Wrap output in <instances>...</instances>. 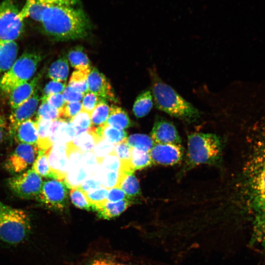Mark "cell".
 I'll return each mask as SVG.
<instances>
[{
  "mask_svg": "<svg viewBox=\"0 0 265 265\" xmlns=\"http://www.w3.org/2000/svg\"><path fill=\"white\" fill-rule=\"evenodd\" d=\"M37 145L19 143L5 163V168L12 173H19L32 165L38 154Z\"/></svg>",
  "mask_w": 265,
  "mask_h": 265,
  "instance_id": "30bf717a",
  "label": "cell"
},
{
  "mask_svg": "<svg viewBox=\"0 0 265 265\" xmlns=\"http://www.w3.org/2000/svg\"><path fill=\"white\" fill-rule=\"evenodd\" d=\"M81 164L88 176L91 175L96 168L98 163L93 152L83 153L81 159Z\"/></svg>",
  "mask_w": 265,
  "mask_h": 265,
  "instance_id": "b9f144b4",
  "label": "cell"
},
{
  "mask_svg": "<svg viewBox=\"0 0 265 265\" xmlns=\"http://www.w3.org/2000/svg\"><path fill=\"white\" fill-rule=\"evenodd\" d=\"M46 102L52 107L59 110L66 103L61 93H58L50 96Z\"/></svg>",
  "mask_w": 265,
  "mask_h": 265,
  "instance_id": "c3c4849f",
  "label": "cell"
},
{
  "mask_svg": "<svg viewBox=\"0 0 265 265\" xmlns=\"http://www.w3.org/2000/svg\"><path fill=\"white\" fill-rule=\"evenodd\" d=\"M113 152L120 160L121 165H131V147L128 144L127 139L115 144Z\"/></svg>",
  "mask_w": 265,
  "mask_h": 265,
  "instance_id": "e575fe53",
  "label": "cell"
},
{
  "mask_svg": "<svg viewBox=\"0 0 265 265\" xmlns=\"http://www.w3.org/2000/svg\"><path fill=\"white\" fill-rule=\"evenodd\" d=\"M66 87V82L52 80L45 85L41 98V103L46 102L47 98L51 95L62 93Z\"/></svg>",
  "mask_w": 265,
  "mask_h": 265,
  "instance_id": "ab89813d",
  "label": "cell"
},
{
  "mask_svg": "<svg viewBox=\"0 0 265 265\" xmlns=\"http://www.w3.org/2000/svg\"><path fill=\"white\" fill-rule=\"evenodd\" d=\"M42 178L32 168L8 180L11 191L23 199L37 198L43 185Z\"/></svg>",
  "mask_w": 265,
  "mask_h": 265,
  "instance_id": "9c48e42d",
  "label": "cell"
},
{
  "mask_svg": "<svg viewBox=\"0 0 265 265\" xmlns=\"http://www.w3.org/2000/svg\"><path fill=\"white\" fill-rule=\"evenodd\" d=\"M131 163L135 171L150 166L152 162L149 152L131 147Z\"/></svg>",
  "mask_w": 265,
  "mask_h": 265,
  "instance_id": "1f68e13d",
  "label": "cell"
},
{
  "mask_svg": "<svg viewBox=\"0 0 265 265\" xmlns=\"http://www.w3.org/2000/svg\"><path fill=\"white\" fill-rule=\"evenodd\" d=\"M150 76L152 96L158 109L186 122H194L200 118V111L165 83L155 69H150Z\"/></svg>",
  "mask_w": 265,
  "mask_h": 265,
  "instance_id": "3957f363",
  "label": "cell"
},
{
  "mask_svg": "<svg viewBox=\"0 0 265 265\" xmlns=\"http://www.w3.org/2000/svg\"><path fill=\"white\" fill-rule=\"evenodd\" d=\"M149 153L152 163L172 165L182 159L183 149L181 144L155 143Z\"/></svg>",
  "mask_w": 265,
  "mask_h": 265,
  "instance_id": "8fae6325",
  "label": "cell"
},
{
  "mask_svg": "<svg viewBox=\"0 0 265 265\" xmlns=\"http://www.w3.org/2000/svg\"><path fill=\"white\" fill-rule=\"evenodd\" d=\"M220 137L213 133H192L188 136L187 151L183 171L202 164H216L221 157Z\"/></svg>",
  "mask_w": 265,
  "mask_h": 265,
  "instance_id": "277c9868",
  "label": "cell"
},
{
  "mask_svg": "<svg viewBox=\"0 0 265 265\" xmlns=\"http://www.w3.org/2000/svg\"><path fill=\"white\" fill-rule=\"evenodd\" d=\"M5 128V123L3 119L1 118L0 119V144L3 140Z\"/></svg>",
  "mask_w": 265,
  "mask_h": 265,
  "instance_id": "f907efd6",
  "label": "cell"
},
{
  "mask_svg": "<svg viewBox=\"0 0 265 265\" xmlns=\"http://www.w3.org/2000/svg\"><path fill=\"white\" fill-rule=\"evenodd\" d=\"M48 159L54 177L64 181L68 168L67 143H54L48 153Z\"/></svg>",
  "mask_w": 265,
  "mask_h": 265,
  "instance_id": "7c38bea8",
  "label": "cell"
},
{
  "mask_svg": "<svg viewBox=\"0 0 265 265\" xmlns=\"http://www.w3.org/2000/svg\"><path fill=\"white\" fill-rule=\"evenodd\" d=\"M26 1L48 4L76 6L79 3V0H26Z\"/></svg>",
  "mask_w": 265,
  "mask_h": 265,
  "instance_id": "681fc988",
  "label": "cell"
},
{
  "mask_svg": "<svg viewBox=\"0 0 265 265\" xmlns=\"http://www.w3.org/2000/svg\"><path fill=\"white\" fill-rule=\"evenodd\" d=\"M241 183L245 208L251 221V241L265 253V126L251 136Z\"/></svg>",
  "mask_w": 265,
  "mask_h": 265,
  "instance_id": "6da1fadb",
  "label": "cell"
},
{
  "mask_svg": "<svg viewBox=\"0 0 265 265\" xmlns=\"http://www.w3.org/2000/svg\"><path fill=\"white\" fill-rule=\"evenodd\" d=\"M41 78L40 74L12 90L9 93V104L12 110L30 99L34 93Z\"/></svg>",
  "mask_w": 265,
  "mask_h": 265,
  "instance_id": "2e32d148",
  "label": "cell"
},
{
  "mask_svg": "<svg viewBox=\"0 0 265 265\" xmlns=\"http://www.w3.org/2000/svg\"><path fill=\"white\" fill-rule=\"evenodd\" d=\"M118 262L114 256L102 254L88 259L81 265H116Z\"/></svg>",
  "mask_w": 265,
  "mask_h": 265,
  "instance_id": "60d3db41",
  "label": "cell"
},
{
  "mask_svg": "<svg viewBox=\"0 0 265 265\" xmlns=\"http://www.w3.org/2000/svg\"><path fill=\"white\" fill-rule=\"evenodd\" d=\"M100 164L106 170L120 172V161L113 152L105 157Z\"/></svg>",
  "mask_w": 265,
  "mask_h": 265,
  "instance_id": "7bdbcfd3",
  "label": "cell"
},
{
  "mask_svg": "<svg viewBox=\"0 0 265 265\" xmlns=\"http://www.w3.org/2000/svg\"><path fill=\"white\" fill-rule=\"evenodd\" d=\"M132 202L130 200H122L115 202L106 201L103 204L97 207L96 212L99 217L109 219L116 217L123 212Z\"/></svg>",
  "mask_w": 265,
  "mask_h": 265,
  "instance_id": "ffe728a7",
  "label": "cell"
},
{
  "mask_svg": "<svg viewBox=\"0 0 265 265\" xmlns=\"http://www.w3.org/2000/svg\"><path fill=\"white\" fill-rule=\"evenodd\" d=\"M106 124L117 129L123 130L132 125L127 113L121 107L116 106L110 107Z\"/></svg>",
  "mask_w": 265,
  "mask_h": 265,
  "instance_id": "44dd1931",
  "label": "cell"
},
{
  "mask_svg": "<svg viewBox=\"0 0 265 265\" xmlns=\"http://www.w3.org/2000/svg\"><path fill=\"white\" fill-rule=\"evenodd\" d=\"M99 180L94 175L87 176L79 186L85 193H87L101 187Z\"/></svg>",
  "mask_w": 265,
  "mask_h": 265,
  "instance_id": "f6af8a7d",
  "label": "cell"
},
{
  "mask_svg": "<svg viewBox=\"0 0 265 265\" xmlns=\"http://www.w3.org/2000/svg\"><path fill=\"white\" fill-rule=\"evenodd\" d=\"M133 172L121 173L117 186V187L121 188L132 202L141 194L139 182Z\"/></svg>",
  "mask_w": 265,
  "mask_h": 265,
  "instance_id": "d6986e66",
  "label": "cell"
},
{
  "mask_svg": "<svg viewBox=\"0 0 265 265\" xmlns=\"http://www.w3.org/2000/svg\"><path fill=\"white\" fill-rule=\"evenodd\" d=\"M110 110V107L105 101H101L90 114L92 125L94 127L106 123Z\"/></svg>",
  "mask_w": 265,
  "mask_h": 265,
  "instance_id": "4dcf8cb0",
  "label": "cell"
},
{
  "mask_svg": "<svg viewBox=\"0 0 265 265\" xmlns=\"http://www.w3.org/2000/svg\"><path fill=\"white\" fill-rule=\"evenodd\" d=\"M24 19L14 0L0 3V40L15 41L23 32Z\"/></svg>",
  "mask_w": 265,
  "mask_h": 265,
  "instance_id": "52a82bcc",
  "label": "cell"
},
{
  "mask_svg": "<svg viewBox=\"0 0 265 265\" xmlns=\"http://www.w3.org/2000/svg\"><path fill=\"white\" fill-rule=\"evenodd\" d=\"M44 179L36 199L49 209L62 211L68 205V187L64 180L54 177Z\"/></svg>",
  "mask_w": 265,
  "mask_h": 265,
  "instance_id": "ba28073f",
  "label": "cell"
},
{
  "mask_svg": "<svg viewBox=\"0 0 265 265\" xmlns=\"http://www.w3.org/2000/svg\"><path fill=\"white\" fill-rule=\"evenodd\" d=\"M42 59V56L39 53H23L1 77L0 89L9 94L19 85L29 81L34 75Z\"/></svg>",
  "mask_w": 265,
  "mask_h": 265,
  "instance_id": "8992f818",
  "label": "cell"
},
{
  "mask_svg": "<svg viewBox=\"0 0 265 265\" xmlns=\"http://www.w3.org/2000/svg\"><path fill=\"white\" fill-rule=\"evenodd\" d=\"M114 144L106 139L100 138L96 142L92 152L99 164L106 155L113 152Z\"/></svg>",
  "mask_w": 265,
  "mask_h": 265,
  "instance_id": "d590c367",
  "label": "cell"
},
{
  "mask_svg": "<svg viewBox=\"0 0 265 265\" xmlns=\"http://www.w3.org/2000/svg\"><path fill=\"white\" fill-rule=\"evenodd\" d=\"M81 110L80 102H66L63 107L59 111L60 118L71 121Z\"/></svg>",
  "mask_w": 265,
  "mask_h": 265,
  "instance_id": "f35d334b",
  "label": "cell"
},
{
  "mask_svg": "<svg viewBox=\"0 0 265 265\" xmlns=\"http://www.w3.org/2000/svg\"><path fill=\"white\" fill-rule=\"evenodd\" d=\"M12 136L18 143L37 145L38 132L36 121L29 119L16 128Z\"/></svg>",
  "mask_w": 265,
  "mask_h": 265,
  "instance_id": "e0dca14e",
  "label": "cell"
},
{
  "mask_svg": "<svg viewBox=\"0 0 265 265\" xmlns=\"http://www.w3.org/2000/svg\"><path fill=\"white\" fill-rule=\"evenodd\" d=\"M77 132V135L87 131L92 126L90 114L81 110L71 121Z\"/></svg>",
  "mask_w": 265,
  "mask_h": 265,
  "instance_id": "d6a6232c",
  "label": "cell"
},
{
  "mask_svg": "<svg viewBox=\"0 0 265 265\" xmlns=\"http://www.w3.org/2000/svg\"><path fill=\"white\" fill-rule=\"evenodd\" d=\"M32 168L42 178L54 177L49 164L48 153L45 152L38 151Z\"/></svg>",
  "mask_w": 265,
  "mask_h": 265,
  "instance_id": "f546056e",
  "label": "cell"
},
{
  "mask_svg": "<svg viewBox=\"0 0 265 265\" xmlns=\"http://www.w3.org/2000/svg\"><path fill=\"white\" fill-rule=\"evenodd\" d=\"M36 118L53 121L60 118V112L47 102L41 103L37 111Z\"/></svg>",
  "mask_w": 265,
  "mask_h": 265,
  "instance_id": "74e56055",
  "label": "cell"
},
{
  "mask_svg": "<svg viewBox=\"0 0 265 265\" xmlns=\"http://www.w3.org/2000/svg\"><path fill=\"white\" fill-rule=\"evenodd\" d=\"M152 96L149 90H146L137 96L133 106V112L136 117H144L149 112L153 105Z\"/></svg>",
  "mask_w": 265,
  "mask_h": 265,
  "instance_id": "4316f807",
  "label": "cell"
},
{
  "mask_svg": "<svg viewBox=\"0 0 265 265\" xmlns=\"http://www.w3.org/2000/svg\"><path fill=\"white\" fill-rule=\"evenodd\" d=\"M90 71H74L70 78L68 86L84 95L88 92L87 78Z\"/></svg>",
  "mask_w": 265,
  "mask_h": 265,
  "instance_id": "83f0119b",
  "label": "cell"
},
{
  "mask_svg": "<svg viewBox=\"0 0 265 265\" xmlns=\"http://www.w3.org/2000/svg\"><path fill=\"white\" fill-rule=\"evenodd\" d=\"M1 118H2L1 116L0 115V119Z\"/></svg>",
  "mask_w": 265,
  "mask_h": 265,
  "instance_id": "f5cc1de1",
  "label": "cell"
},
{
  "mask_svg": "<svg viewBox=\"0 0 265 265\" xmlns=\"http://www.w3.org/2000/svg\"><path fill=\"white\" fill-rule=\"evenodd\" d=\"M18 50L15 41L0 40V74L12 67L16 60Z\"/></svg>",
  "mask_w": 265,
  "mask_h": 265,
  "instance_id": "ac0fdd59",
  "label": "cell"
},
{
  "mask_svg": "<svg viewBox=\"0 0 265 265\" xmlns=\"http://www.w3.org/2000/svg\"><path fill=\"white\" fill-rule=\"evenodd\" d=\"M99 139L95 132L94 127L92 126L87 131L77 135L72 142L84 153L92 152Z\"/></svg>",
  "mask_w": 265,
  "mask_h": 265,
  "instance_id": "d4e9b609",
  "label": "cell"
},
{
  "mask_svg": "<svg viewBox=\"0 0 265 265\" xmlns=\"http://www.w3.org/2000/svg\"><path fill=\"white\" fill-rule=\"evenodd\" d=\"M151 137L156 144L181 143V139L174 125L161 117H158L155 119Z\"/></svg>",
  "mask_w": 265,
  "mask_h": 265,
  "instance_id": "4fadbf2b",
  "label": "cell"
},
{
  "mask_svg": "<svg viewBox=\"0 0 265 265\" xmlns=\"http://www.w3.org/2000/svg\"><path fill=\"white\" fill-rule=\"evenodd\" d=\"M31 230L29 214L25 211L13 208L0 200V240L17 244L25 240Z\"/></svg>",
  "mask_w": 265,
  "mask_h": 265,
  "instance_id": "5b68a950",
  "label": "cell"
},
{
  "mask_svg": "<svg viewBox=\"0 0 265 265\" xmlns=\"http://www.w3.org/2000/svg\"><path fill=\"white\" fill-rule=\"evenodd\" d=\"M36 122L38 132V150L48 153L52 146L50 141V130L52 121L36 118Z\"/></svg>",
  "mask_w": 265,
  "mask_h": 265,
  "instance_id": "7402d4cb",
  "label": "cell"
},
{
  "mask_svg": "<svg viewBox=\"0 0 265 265\" xmlns=\"http://www.w3.org/2000/svg\"><path fill=\"white\" fill-rule=\"evenodd\" d=\"M68 58L71 66L77 70H91L90 62L82 47L77 46L70 50Z\"/></svg>",
  "mask_w": 265,
  "mask_h": 265,
  "instance_id": "cb8c5ba5",
  "label": "cell"
},
{
  "mask_svg": "<svg viewBox=\"0 0 265 265\" xmlns=\"http://www.w3.org/2000/svg\"><path fill=\"white\" fill-rule=\"evenodd\" d=\"M108 189L104 187L95 190L85 193L90 204L92 206V210L96 211L97 207L103 204L106 200Z\"/></svg>",
  "mask_w": 265,
  "mask_h": 265,
  "instance_id": "8d00e7d4",
  "label": "cell"
},
{
  "mask_svg": "<svg viewBox=\"0 0 265 265\" xmlns=\"http://www.w3.org/2000/svg\"><path fill=\"white\" fill-rule=\"evenodd\" d=\"M69 74V64L65 56L61 57L53 62L49 68L48 76L52 80L64 82Z\"/></svg>",
  "mask_w": 265,
  "mask_h": 265,
  "instance_id": "484cf974",
  "label": "cell"
},
{
  "mask_svg": "<svg viewBox=\"0 0 265 265\" xmlns=\"http://www.w3.org/2000/svg\"><path fill=\"white\" fill-rule=\"evenodd\" d=\"M94 130L99 138L106 139L113 144H117L127 138V133L126 131L113 128L106 123L103 125L94 127Z\"/></svg>",
  "mask_w": 265,
  "mask_h": 265,
  "instance_id": "603a6c76",
  "label": "cell"
},
{
  "mask_svg": "<svg viewBox=\"0 0 265 265\" xmlns=\"http://www.w3.org/2000/svg\"><path fill=\"white\" fill-rule=\"evenodd\" d=\"M66 102H80L84 94L76 91L69 86H66L62 93Z\"/></svg>",
  "mask_w": 265,
  "mask_h": 265,
  "instance_id": "bcb514c9",
  "label": "cell"
},
{
  "mask_svg": "<svg viewBox=\"0 0 265 265\" xmlns=\"http://www.w3.org/2000/svg\"><path fill=\"white\" fill-rule=\"evenodd\" d=\"M116 265H138V264H132V263H123V262H118Z\"/></svg>",
  "mask_w": 265,
  "mask_h": 265,
  "instance_id": "816d5d0a",
  "label": "cell"
},
{
  "mask_svg": "<svg viewBox=\"0 0 265 265\" xmlns=\"http://www.w3.org/2000/svg\"><path fill=\"white\" fill-rule=\"evenodd\" d=\"M88 91L96 94L102 101L115 102L116 99L112 88L105 75L95 67L91 69L88 76Z\"/></svg>",
  "mask_w": 265,
  "mask_h": 265,
  "instance_id": "5bb4252c",
  "label": "cell"
},
{
  "mask_svg": "<svg viewBox=\"0 0 265 265\" xmlns=\"http://www.w3.org/2000/svg\"><path fill=\"white\" fill-rule=\"evenodd\" d=\"M106 200L111 202H115L126 200L132 201L125 192L121 188L117 187H113L108 190Z\"/></svg>",
  "mask_w": 265,
  "mask_h": 265,
  "instance_id": "7dc6e473",
  "label": "cell"
},
{
  "mask_svg": "<svg viewBox=\"0 0 265 265\" xmlns=\"http://www.w3.org/2000/svg\"><path fill=\"white\" fill-rule=\"evenodd\" d=\"M39 22L43 31L57 41L84 38L90 29L86 14L76 6L44 4Z\"/></svg>",
  "mask_w": 265,
  "mask_h": 265,
  "instance_id": "7a4b0ae2",
  "label": "cell"
},
{
  "mask_svg": "<svg viewBox=\"0 0 265 265\" xmlns=\"http://www.w3.org/2000/svg\"><path fill=\"white\" fill-rule=\"evenodd\" d=\"M39 99L38 91L36 89L30 99L15 109L12 110L9 116V133L11 135L19 125L31 119L35 114Z\"/></svg>",
  "mask_w": 265,
  "mask_h": 265,
  "instance_id": "9a60e30c",
  "label": "cell"
},
{
  "mask_svg": "<svg viewBox=\"0 0 265 265\" xmlns=\"http://www.w3.org/2000/svg\"><path fill=\"white\" fill-rule=\"evenodd\" d=\"M70 195L72 202L77 207L87 211H93L86 193L79 187L71 188Z\"/></svg>",
  "mask_w": 265,
  "mask_h": 265,
  "instance_id": "836d02e7",
  "label": "cell"
},
{
  "mask_svg": "<svg viewBox=\"0 0 265 265\" xmlns=\"http://www.w3.org/2000/svg\"><path fill=\"white\" fill-rule=\"evenodd\" d=\"M127 142L131 147L147 152H150L155 144L151 136L139 133L127 137Z\"/></svg>",
  "mask_w": 265,
  "mask_h": 265,
  "instance_id": "f1b7e54d",
  "label": "cell"
},
{
  "mask_svg": "<svg viewBox=\"0 0 265 265\" xmlns=\"http://www.w3.org/2000/svg\"><path fill=\"white\" fill-rule=\"evenodd\" d=\"M102 101L94 93L88 91L82 99L81 110L91 114L97 105Z\"/></svg>",
  "mask_w": 265,
  "mask_h": 265,
  "instance_id": "ee69618b",
  "label": "cell"
}]
</instances>
